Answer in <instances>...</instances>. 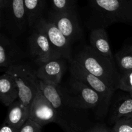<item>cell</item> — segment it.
Segmentation results:
<instances>
[{"label":"cell","mask_w":132,"mask_h":132,"mask_svg":"<svg viewBox=\"0 0 132 132\" xmlns=\"http://www.w3.org/2000/svg\"><path fill=\"white\" fill-rule=\"evenodd\" d=\"M130 94V95H131V97H132V92H131V93H130V94Z\"/></svg>","instance_id":"4316f807"},{"label":"cell","mask_w":132,"mask_h":132,"mask_svg":"<svg viewBox=\"0 0 132 132\" xmlns=\"http://www.w3.org/2000/svg\"><path fill=\"white\" fill-rule=\"evenodd\" d=\"M83 132H112V128H109L104 124L97 123Z\"/></svg>","instance_id":"cb8c5ba5"},{"label":"cell","mask_w":132,"mask_h":132,"mask_svg":"<svg viewBox=\"0 0 132 132\" xmlns=\"http://www.w3.org/2000/svg\"><path fill=\"white\" fill-rule=\"evenodd\" d=\"M53 10L57 12L69 11L76 9V0H51Z\"/></svg>","instance_id":"ffe728a7"},{"label":"cell","mask_w":132,"mask_h":132,"mask_svg":"<svg viewBox=\"0 0 132 132\" xmlns=\"http://www.w3.org/2000/svg\"><path fill=\"white\" fill-rule=\"evenodd\" d=\"M29 119L41 127L52 122L56 123L57 116L54 108L41 90L31 104Z\"/></svg>","instance_id":"8fae6325"},{"label":"cell","mask_w":132,"mask_h":132,"mask_svg":"<svg viewBox=\"0 0 132 132\" xmlns=\"http://www.w3.org/2000/svg\"><path fill=\"white\" fill-rule=\"evenodd\" d=\"M0 132H19V130L6 123V122H4L1 128Z\"/></svg>","instance_id":"d4e9b609"},{"label":"cell","mask_w":132,"mask_h":132,"mask_svg":"<svg viewBox=\"0 0 132 132\" xmlns=\"http://www.w3.org/2000/svg\"><path fill=\"white\" fill-rule=\"evenodd\" d=\"M35 24L38 25L44 31L53 47L61 57L68 62L71 61L73 59L72 44L56 25L49 19H46L43 17L40 18Z\"/></svg>","instance_id":"30bf717a"},{"label":"cell","mask_w":132,"mask_h":132,"mask_svg":"<svg viewBox=\"0 0 132 132\" xmlns=\"http://www.w3.org/2000/svg\"><path fill=\"white\" fill-rule=\"evenodd\" d=\"M71 99L81 108L95 111L97 116H106L108 110L98 93L83 82L71 76L67 86H64Z\"/></svg>","instance_id":"277c9868"},{"label":"cell","mask_w":132,"mask_h":132,"mask_svg":"<svg viewBox=\"0 0 132 132\" xmlns=\"http://www.w3.org/2000/svg\"><path fill=\"white\" fill-rule=\"evenodd\" d=\"M73 61L86 70L101 79L108 86L117 90L121 73L115 60L97 52L90 45H86L73 56Z\"/></svg>","instance_id":"7a4b0ae2"},{"label":"cell","mask_w":132,"mask_h":132,"mask_svg":"<svg viewBox=\"0 0 132 132\" xmlns=\"http://www.w3.org/2000/svg\"><path fill=\"white\" fill-rule=\"evenodd\" d=\"M41 127L39 125L28 119L19 130V132H41Z\"/></svg>","instance_id":"603a6c76"},{"label":"cell","mask_w":132,"mask_h":132,"mask_svg":"<svg viewBox=\"0 0 132 132\" xmlns=\"http://www.w3.org/2000/svg\"><path fill=\"white\" fill-rule=\"evenodd\" d=\"M100 20L98 27L122 23L132 25V0H89Z\"/></svg>","instance_id":"3957f363"},{"label":"cell","mask_w":132,"mask_h":132,"mask_svg":"<svg viewBox=\"0 0 132 132\" xmlns=\"http://www.w3.org/2000/svg\"><path fill=\"white\" fill-rule=\"evenodd\" d=\"M39 87L54 108L57 125L64 132H83L94 126L88 114V110L76 104L60 85L46 83L38 79Z\"/></svg>","instance_id":"6da1fadb"},{"label":"cell","mask_w":132,"mask_h":132,"mask_svg":"<svg viewBox=\"0 0 132 132\" xmlns=\"http://www.w3.org/2000/svg\"><path fill=\"white\" fill-rule=\"evenodd\" d=\"M69 70L72 77L85 83L98 93L103 99L106 108L109 109L113 94L116 92L114 89L108 86L101 79L86 70L73 59L69 62Z\"/></svg>","instance_id":"52a82bcc"},{"label":"cell","mask_w":132,"mask_h":132,"mask_svg":"<svg viewBox=\"0 0 132 132\" xmlns=\"http://www.w3.org/2000/svg\"><path fill=\"white\" fill-rule=\"evenodd\" d=\"M19 99V89L15 80L6 72L0 77V100L6 107H9Z\"/></svg>","instance_id":"5bb4252c"},{"label":"cell","mask_w":132,"mask_h":132,"mask_svg":"<svg viewBox=\"0 0 132 132\" xmlns=\"http://www.w3.org/2000/svg\"><path fill=\"white\" fill-rule=\"evenodd\" d=\"M29 117L30 108L17 100L9 107L5 122L19 130Z\"/></svg>","instance_id":"e0dca14e"},{"label":"cell","mask_w":132,"mask_h":132,"mask_svg":"<svg viewBox=\"0 0 132 132\" xmlns=\"http://www.w3.org/2000/svg\"><path fill=\"white\" fill-rule=\"evenodd\" d=\"M28 43L31 55L38 64L52 59L62 58L53 47L46 34L37 24L33 27Z\"/></svg>","instance_id":"ba28073f"},{"label":"cell","mask_w":132,"mask_h":132,"mask_svg":"<svg viewBox=\"0 0 132 132\" xmlns=\"http://www.w3.org/2000/svg\"><path fill=\"white\" fill-rule=\"evenodd\" d=\"M10 0H0V10L1 13L5 11V9L7 8Z\"/></svg>","instance_id":"484cf974"},{"label":"cell","mask_w":132,"mask_h":132,"mask_svg":"<svg viewBox=\"0 0 132 132\" xmlns=\"http://www.w3.org/2000/svg\"><path fill=\"white\" fill-rule=\"evenodd\" d=\"M21 48L6 35H0V67L5 71L10 67L19 63L24 57Z\"/></svg>","instance_id":"4fadbf2b"},{"label":"cell","mask_w":132,"mask_h":132,"mask_svg":"<svg viewBox=\"0 0 132 132\" xmlns=\"http://www.w3.org/2000/svg\"><path fill=\"white\" fill-rule=\"evenodd\" d=\"M48 19L56 25L72 44L82 37V32L76 9L63 12L52 10Z\"/></svg>","instance_id":"9c48e42d"},{"label":"cell","mask_w":132,"mask_h":132,"mask_svg":"<svg viewBox=\"0 0 132 132\" xmlns=\"http://www.w3.org/2000/svg\"><path fill=\"white\" fill-rule=\"evenodd\" d=\"M66 59H52L39 64L36 74L39 81L52 85H60L67 70Z\"/></svg>","instance_id":"7c38bea8"},{"label":"cell","mask_w":132,"mask_h":132,"mask_svg":"<svg viewBox=\"0 0 132 132\" xmlns=\"http://www.w3.org/2000/svg\"><path fill=\"white\" fill-rule=\"evenodd\" d=\"M112 132H132V116L118 120L112 128Z\"/></svg>","instance_id":"44dd1931"},{"label":"cell","mask_w":132,"mask_h":132,"mask_svg":"<svg viewBox=\"0 0 132 132\" xmlns=\"http://www.w3.org/2000/svg\"><path fill=\"white\" fill-rule=\"evenodd\" d=\"M109 122L114 125L118 120L127 116H132V97L128 95L119 97L111 103Z\"/></svg>","instance_id":"2e32d148"},{"label":"cell","mask_w":132,"mask_h":132,"mask_svg":"<svg viewBox=\"0 0 132 132\" xmlns=\"http://www.w3.org/2000/svg\"><path fill=\"white\" fill-rule=\"evenodd\" d=\"M90 46L94 50L109 59L115 60L108 39L106 31L103 27H97L91 30L90 35Z\"/></svg>","instance_id":"9a60e30c"},{"label":"cell","mask_w":132,"mask_h":132,"mask_svg":"<svg viewBox=\"0 0 132 132\" xmlns=\"http://www.w3.org/2000/svg\"><path fill=\"white\" fill-rule=\"evenodd\" d=\"M117 90L127 92H132V70L122 73L119 81Z\"/></svg>","instance_id":"7402d4cb"},{"label":"cell","mask_w":132,"mask_h":132,"mask_svg":"<svg viewBox=\"0 0 132 132\" xmlns=\"http://www.w3.org/2000/svg\"><path fill=\"white\" fill-rule=\"evenodd\" d=\"M5 72L10 75L18 85V100L24 106L30 108L34 99L40 92L36 70L27 64L18 63L12 65Z\"/></svg>","instance_id":"5b68a950"},{"label":"cell","mask_w":132,"mask_h":132,"mask_svg":"<svg viewBox=\"0 0 132 132\" xmlns=\"http://www.w3.org/2000/svg\"><path fill=\"white\" fill-rule=\"evenodd\" d=\"M28 19V27L33 28L37 21L42 18L45 0H24Z\"/></svg>","instance_id":"ac0fdd59"},{"label":"cell","mask_w":132,"mask_h":132,"mask_svg":"<svg viewBox=\"0 0 132 132\" xmlns=\"http://www.w3.org/2000/svg\"><path fill=\"white\" fill-rule=\"evenodd\" d=\"M0 24L13 37L21 36L28 27L24 0H10L7 8L1 13Z\"/></svg>","instance_id":"8992f818"},{"label":"cell","mask_w":132,"mask_h":132,"mask_svg":"<svg viewBox=\"0 0 132 132\" xmlns=\"http://www.w3.org/2000/svg\"><path fill=\"white\" fill-rule=\"evenodd\" d=\"M114 59L121 74L132 70V45L120 49L115 54Z\"/></svg>","instance_id":"d6986e66"}]
</instances>
